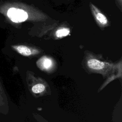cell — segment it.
Instances as JSON below:
<instances>
[{
  "label": "cell",
  "instance_id": "cell-4",
  "mask_svg": "<svg viewBox=\"0 0 122 122\" xmlns=\"http://www.w3.org/2000/svg\"><path fill=\"white\" fill-rule=\"evenodd\" d=\"M12 48L20 54L26 56H28L33 53L32 50L25 45H14Z\"/></svg>",
  "mask_w": 122,
  "mask_h": 122
},
{
  "label": "cell",
  "instance_id": "cell-6",
  "mask_svg": "<svg viewBox=\"0 0 122 122\" xmlns=\"http://www.w3.org/2000/svg\"><path fill=\"white\" fill-rule=\"evenodd\" d=\"M70 30L68 28H62L58 29L55 32V35L58 38H62L70 34Z\"/></svg>",
  "mask_w": 122,
  "mask_h": 122
},
{
  "label": "cell",
  "instance_id": "cell-1",
  "mask_svg": "<svg viewBox=\"0 0 122 122\" xmlns=\"http://www.w3.org/2000/svg\"><path fill=\"white\" fill-rule=\"evenodd\" d=\"M0 13L6 19L14 23H20L26 20L28 18V13L20 8L9 5L8 4L0 5Z\"/></svg>",
  "mask_w": 122,
  "mask_h": 122
},
{
  "label": "cell",
  "instance_id": "cell-5",
  "mask_svg": "<svg viewBox=\"0 0 122 122\" xmlns=\"http://www.w3.org/2000/svg\"><path fill=\"white\" fill-rule=\"evenodd\" d=\"M39 64L43 69H48L51 66L52 61L50 59L47 57H43L40 60Z\"/></svg>",
  "mask_w": 122,
  "mask_h": 122
},
{
  "label": "cell",
  "instance_id": "cell-2",
  "mask_svg": "<svg viewBox=\"0 0 122 122\" xmlns=\"http://www.w3.org/2000/svg\"><path fill=\"white\" fill-rule=\"evenodd\" d=\"M87 65L93 70L99 71L105 68L106 64L104 62L96 59H91L87 61Z\"/></svg>",
  "mask_w": 122,
  "mask_h": 122
},
{
  "label": "cell",
  "instance_id": "cell-7",
  "mask_svg": "<svg viewBox=\"0 0 122 122\" xmlns=\"http://www.w3.org/2000/svg\"><path fill=\"white\" fill-rule=\"evenodd\" d=\"M45 86L41 83H38L34 85L31 89V90L33 93H39L42 92L45 90Z\"/></svg>",
  "mask_w": 122,
  "mask_h": 122
},
{
  "label": "cell",
  "instance_id": "cell-3",
  "mask_svg": "<svg viewBox=\"0 0 122 122\" xmlns=\"http://www.w3.org/2000/svg\"><path fill=\"white\" fill-rule=\"evenodd\" d=\"M92 12L97 21L102 25H105L108 23V20L105 16L102 13L101 11L93 5L91 4Z\"/></svg>",
  "mask_w": 122,
  "mask_h": 122
}]
</instances>
